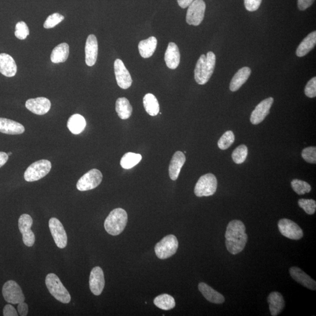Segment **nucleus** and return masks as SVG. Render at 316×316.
<instances>
[{
    "instance_id": "obj_1",
    "label": "nucleus",
    "mask_w": 316,
    "mask_h": 316,
    "mask_svg": "<svg viewBox=\"0 0 316 316\" xmlns=\"http://www.w3.org/2000/svg\"><path fill=\"white\" fill-rule=\"evenodd\" d=\"M246 228L243 222L234 220L228 223L225 232V245L231 254L236 255L243 251L248 241Z\"/></svg>"
},
{
    "instance_id": "obj_2",
    "label": "nucleus",
    "mask_w": 316,
    "mask_h": 316,
    "mask_svg": "<svg viewBox=\"0 0 316 316\" xmlns=\"http://www.w3.org/2000/svg\"><path fill=\"white\" fill-rule=\"evenodd\" d=\"M216 57L213 52L200 56L194 69V79L197 83L204 85L210 80L216 66Z\"/></svg>"
},
{
    "instance_id": "obj_3",
    "label": "nucleus",
    "mask_w": 316,
    "mask_h": 316,
    "mask_svg": "<svg viewBox=\"0 0 316 316\" xmlns=\"http://www.w3.org/2000/svg\"><path fill=\"white\" fill-rule=\"evenodd\" d=\"M128 221L126 210L117 208L110 212L104 221V228L110 235L115 236L123 232Z\"/></svg>"
},
{
    "instance_id": "obj_4",
    "label": "nucleus",
    "mask_w": 316,
    "mask_h": 316,
    "mask_svg": "<svg viewBox=\"0 0 316 316\" xmlns=\"http://www.w3.org/2000/svg\"><path fill=\"white\" fill-rule=\"evenodd\" d=\"M45 284L50 294L61 303L67 304L71 300V296L65 287L62 284L58 276L50 273L45 279Z\"/></svg>"
},
{
    "instance_id": "obj_5",
    "label": "nucleus",
    "mask_w": 316,
    "mask_h": 316,
    "mask_svg": "<svg viewBox=\"0 0 316 316\" xmlns=\"http://www.w3.org/2000/svg\"><path fill=\"white\" fill-rule=\"evenodd\" d=\"M52 168L48 160H39L31 164L24 173V179L28 182L37 181L49 173Z\"/></svg>"
},
{
    "instance_id": "obj_6",
    "label": "nucleus",
    "mask_w": 316,
    "mask_h": 316,
    "mask_svg": "<svg viewBox=\"0 0 316 316\" xmlns=\"http://www.w3.org/2000/svg\"><path fill=\"white\" fill-rule=\"evenodd\" d=\"M179 242L176 237L174 235L166 236L155 245V252L157 257L160 259L170 258L175 254Z\"/></svg>"
},
{
    "instance_id": "obj_7",
    "label": "nucleus",
    "mask_w": 316,
    "mask_h": 316,
    "mask_svg": "<svg viewBox=\"0 0 316 316\" xmlns=\"http://www.w3.org/2000/svg\"><path fill=\"white\" fill-rule=\"evenodd\" d=\"M217 180L213 174H205L200 177L194 188V194L197 197H208L216 193Z\"/></svg>"
},
{
    "instance_id": "obj_8",
    "label": "nucleus",
    "mask_w": 316,
    "mask_h": 316,
    "mask_svg": "<svg viewBox=\"0 0 316 316\" xmlns=\"http://www.w3.org/2000/svg\"><path fill=\"white\" fill-rule=\"evenodd\" d=\"M103 174L96 169H93L78 180L76 187L79 191H84L96 188L102 182Z\"/></svg>"
},
{
    "instance_id": "obj_9",
    "label": "nucleus",
    "mask_w": 316,
    "mask_h": 316,
    "mask_svg": "<svg viewBox=\"0 0 316 316\" xmlns=\"http://www.w3.org/2000/svg\"><path fill=\"white\" fill-rule=\"evenodd\" d=\"M2 293L5 300L11 304H19L24 302L25 300L21 287L14 281L5 282L2 287Z\"/></svg>"
},
{
    "instance_id": "obj_10",
    "label": "nucleus",
    "mask_w": 316,
    "mask_h": 316,
    "mask_svg": "<svg viewBox=\"0 0 316 316\" xmlns=\"http://www.w3.org/2000/svg\"><path fill=\"white\" fill-rule=\"evenodd\" d=\"M186 22L189 25L198 26L204 19L205 4L203 0H194L188 7Z\"/></svg>"
},
{
    "instance_id": "obj_11",
    "label": "nucleus",
    "mask_w": 316,
    "mask_h": 316,
    "mask_svg": "<svg viewBox=\"0 0 316 316\" xmlns=\"http://www.w3.org/2000/svg\"><path fill=\"white\" fill-rule=\"evenodd\" d=\"M32 224L33 220L29 214H22L19 217L18 227L22 234V241L26 246L29 247H32L35 241L34 233L31 230Z\"/></svg>"
},
{
    "instance_id": "obj_12",
    "label": "nucleus",
    "mask_w": 316,
    "mask_h": 316,
    "mask_svg": "<svg viewBox=\"0 0 316 316\" xmlns=\"http://www.w3.org/2000/svg\"><path fill=\"white\" fill-rule=\"evenodd\" d=\"M278 228L282 235L293 240H299L303 237V230L292 220L283 219L279 220Z\"/></svg>"
},
{
    "instance_id": "obj_13",
    "label": "nucleus",
    "mask_w": 316,
    "mask_h": 316,
    "mask_svg": "<svg viewBox=\"0 0 316 316\" xmlns=\"http://www.w3.org/2000/svg\"><path fill=\"white\" fill-rule=\"evenodd\" d=\"M49 227L57 247L61 249L66 247L67 237L63 225L58 219L52 217L49 221Z\"/></svg>"
},
{
    "instance_id": "obj_14",
    "label": "nucleus",
    "mask_w": 316,
    "mask_h": 316,
    "mask_svg": "<svg viewBox=\"0 0 316 316\" xmlns=\"http://www.w3.org/2000/svg\"><path fill=\"white\" fill-rule=\"evenodd\" d=\"M114 72L118 86L123 89H127L131 86L132 80L130 73L121 59L115 61Z\"/></svg>"
},
{
    "instance_id": "obj_15",
    "label": "nucleus",
    "mask_w": 316,
    "mask_h": 316,
    "mask_svg": "<svg viewBox=\"0 0 316 316\" xmlns=\"http://www.w3.org/2000/svg\"><path fill=\"white\" fill-rule=\"evenodd\" d=\"M105 286V279L102 269L99 267L93 268L90 272L89 286L91 292L95 296H99L103 292Z\"/></svg>"
},
{
    "instance_id": "obj_16",
    "label": "nucleus",
    "mask_w": 316,
    "mask_h": 316,
    "mask_svg": "<svg viewBox=\"0 0 316 316\" xmlns=\"http://www.w3.org/2000/svg\"><path fill=\"white\" fill-rule=\"evenodd\" d=\"M273 101L274 100L272 97H269L259 103L251 114L250 118L251 123L253 125H257L262 123L269 114Z\"/></svg>"
},
{
    "instance_id": "obj_17",
    "label": "nucleus",
    "mask_w": 316,
    "mask_h": 316,
    "mask_svg": "<svg viewBox=\"0 0 316 316\" xmlns=\"http://www.w3.org/2000/svg\"><path fill=\"white\" fill-rule=\"evenodd\" d=\"M25 107L30 111L37 115L47 114L51 107V103L45 97L30 98L25 103Z\"/></svg>"
},
{
    "instance_id": "obj_18",
    "label": "nucleus",
    "mask_w": 316,
    "mask_h": 316,
    "mask_svg": "<svg viewBox=\"0 0 316 316\" xmlns=\"http://www.w3.org/2000/svg\"><path fill=\"white\" fill-rule=\"evenodd\" d=\"M289 273L292 278L301 285L310 290H315L316 289V281L313 280L310 276L307 275L300 268L297 267L290 268Z\"/></svg>"
},
{
    "instance_id": "obj_19",
    "label": "nucleus",
    "mask_w": 316,
    "mask_h": 316,
    "mask_svg": "<svg viewBox=\"0 0 316 316\" xmlns=\"http://www.w3.org/2000/svg\"><path fill=\"white\" fill-rule=\"evenodd\" d=\"M85 61L87 66H94L98 56V42L94 35H90L86 40L85 46Z\"/></svg>"
},
{
    "instance_id": "obj_20",
    "label": "nucleus",
    "mask_w": 316,
    "mask_h": 316,
    "mask_svg": "<svg viewBox=\"0 0 316 316\" xmlns=\"http://www.w3.org/2000/svg\"><path fill=\"white\" fill-rule=\"evenodd\" d=\"M17 72L15 61L7 53H0V73L6 77H14Z\"/></svg>"
},
{
    "instance_id": "obj_21",
    "label": "nucleus",
    "mask_w": 316,
    "mask_h": 316,
    "mask_svg": "<svg viewBox=\"0 0 316 316\" xmlns=\"http://www.w3.org/2000/svg\"><path fill=\"white\" fill-rule=\"evenodd\" d=\"M186 157L183 152L177 151L172 157L169 168V174L172 180L178 178L180 171L186 162Z\"/></svg>"
},
{
    "instance_id": "obj_22",
    "label": "nucleus",
    "mask_w": 316,
    "mask_h": 316,
    "mask_svg": "<svg viewBox=\"0 0 316 316\" xmlns=\"http://www.w3.org/2000/svg\"><path fill=\"white\" fill-rule=\"evenodd\" d=\"M180 61V54L178 47L174 42L169 44L165 54L166 66L171 69H175L178 67Z\"/></svg>"
},
{
    "instance_id": "obj_23",
    "label": "nucleus",
    "mask_w": 316,
    "mask_h": 316,
    "mask_svg": "<svg viewBox=\"0 0 316 316\" xmlns=\"http://www.w3.org/2000/svg\"><path fill=\"white\" fill-rule=\"evenodd\" d=\"M25 128L20 123L15 121L0 118V132L5 134L19 135L23 134Z\"/></svg>"
},
{
    "instance_id": "obj_24",
    "label": "nucleus",
    "mask_w": 316,
    "mask_h": 316,
    "mask_svg": "<svg viewBox=\"0 0 316 316\" xmlns=\"http://www.w3.org/2000/svg\"><path fill=\"white\" fill-rule=\"evenodd\" d=\"M267 300L269 303L270 315L272 316H276L280 314L285 306L283 296L277 292L270 293L268 296Z\"/></svg>"
},
{
    "instance_id": "obj_25",
    "label": "nucleus",
    "mask_w": 316,
    "mask_h": 316,
    "mask_svg": "<svg viewBox=\"0 0 316 316\" xmlns=\"http://www.w3.org/2000/svg\"><path fill=\"white\" fill-rule=\"evenodd\" d=\"M198 287L200 292L210 302L215 304H222L224 302V296L208 286L207 284L202 282L199 284Z\"/></svg>"
},
{
    "instance_id": "obj_26",
    "label": "nucleus",
    "mask_w": 316,
    "mask_h": 316,
    "mask_svg": "<svg viewBox=\"0 0 316 316\" xmlns=\"http://www.w3.org/2000/svg\"><path fill=\"white\" fill-rule=\"evenodd\" d=\"M251 73L250 67H244L239 69L234 76L230 84V89L231 92H236L241 88V86L246 82Z\"/></svg>"
},
{
    "instance_id": "obj_27",
    "label": "nucleus",
    "mask_w": 316,
    "mask_h": 316,
    "mask_svg": "<svg viewBox=\"0 0 316 316\" xmlns=\"http://www.w3.org/2000/svg\"><path fill=\"white\" fill-rule=\"evenodd\" d=\"M316 44V32L313 31L309 33L299 45L297 50H296V55L298 57H303V56H306L314 48Z\"/></svg>"
},
{
    "instance_id": "obj_28",
    "label": "nucleus",
    "mask_w": 316,
    "mask_h": 316,
    "mask_svg": "<svg viewBox=\"0 0 316 316\" xmlns=\"http://www.w3.org/2000/svg\"><path fill=\"white\" fill-rule=\"evenodd\" d=\"M157 47V39L151 36L145 40L141 41L138 45L140 55L143 58H149L153 55Z\"/></svg>"
},
{
    "instance_id": "obj_29",
    "label": "nucleus",
    "mask_w": 316,
    "mask_h": 316,
    "mask_svg": "<svg viewBox=\"0 0 316 316\" xmlns=\"http://www.w3.org/2000/svg\"><path fill=\"white\" fill-rule=\"evenodd\" d=\"M86 126V121L82 115L73 114L67 121V128L72 134L78 135L84 131Z\"/></svg>"
},
{
    "instance_id": "obj_30",
    "label": "nucleus",
    "mask_w": 316,
    "mask_h": 316,
    "mask_svg": "<svg viewBox=\"0 0 316 316\" xmlns=\"http://www.w3.org/2000/svg\"><path fill=\"white\" fill-rule=\"evenodd\" d=\"M69 55V45L66 43H62L53 49L50 55V60L53 63H63L68 58Z\"/></svg>"
},
{
    "instance_id": "obj_31",
    "label": "nucleus",
    "mask_w": 316,
    "mask_h": 316,
    "mask_svg": "<svg viewBox=\"0 0 316 316\" xmlns=\"http://www.w3.org/2000/svg\"><path fill=\"white\" fill-rule=\"evenodd\" d=\"M115 110L121 119L126 120L131 117L132 107L127 98L121 97L116 101Z\"/></svg>"
},
{
    "instance_id": "obj_32",
    "label": "nucleus",
    "mask_w": 316,
    "mask_h": 316,
    "mask_svg": "<svg viewBox=\"0 0 316 316\" xmlns=\"http://www.w3.org/2000/svg\"><path fill=\"white\" fill-rule=\"evenodd\" d=\"M143 107L145 111L151 116H156L159 112V104L154 95L148 93L143 99Z\"/></svg>"
},
{
    "instance_id": "obj_33",
    "label": "nucleus",
    "mask_w": 316,
    "mask_h": 316,
    "mask_svg": "<svg viewBox=\"0 0 316 316\" xmlns=\"http://www.w3.org/2000/svg\"><path fill=\"white\" fill-rule=\"evenodd\" d=\"M154 303L158 308L164 310H171L176 306L174 298L168 294L158 296L155 298Z\"/></svg>"
},
{
    "instance_id": "obj_34",
    "label": "nucleus",
    "mask_w": 316,
    "mask_h": 316,
    "mask_svg": "<svg viewBox=\"0 0 316 316\" xmlns=\"http://www.w3.org/2000/svg\"><path fill=\"white\" fill-rule=\"evenodd\" d=\"M141 159L142 156L140 154L128 152L121 158L120 165L124 169H131L138 164Z\"/></svg>"
},
{
    "instance_id": "obj_35",
    "label": "nucleus",
    "mask_w": 316,
    "mask_h": 316,
    "mask_svg": "<svg viewBox=\"0 0 316 316\" xmlns=\"http://www.w3.org/2000/svg\"><path fill=\"white\" fill-rule=\"evenodd\" d=\"M248 156V148L244 145H239L232 154L233 161L237 164H241L246 160Z\"/></svg>"
},
{
    "instance_id": "obj_36",
    "label": "nucleus",
    "mask_w": 316,
    "mask_h": 316,
    "mask_svg": "<svg viewBox=\"0 0 316 316\" xmlns=\"http://www.w3.org/2000/svg\"><path fill=\"white\" fill-rule=\"evenodd\" d=\"M293 190L299 195H302L311 191V186L306 182L299 179L293 180L291 182Z\"/></svg>"
},
{
    "instance_id": "obj_37",
    "label": "nucleus",
    "mask_w": 316,
    "mask_h": 316,
    "mask_svg": "<svg viewBox=\"0 0 316 316\" xmlns=\"http://www.w3.org/2000/svg\"><path fill=\"white\" fill-rule=\"evenodd\" d=\"M234 141H235V136L233 132L231 131L225 132L219 141V148L222 150H225L232 145Z\"/></svg>"
},
{
    "instance_id": "obj_38",
    "label": "nucleus",
    "mask_w": 316,
    "mask_h": 316,
    "mask_svg": "<svg viewBox=\"0 0 316 316\" xmlns=\"http://www.w3.org/2000/svg\"><path fill=\"white\" fill-rule=\"evenodd\" d=\"M298 204L299 207L303 208L304 211L309 215L315 214L316 209V202L312 199H301L299 200Z\"/></svg>"
},
{
    "instance_id": "obj_39",
    "label": "nucleus",
    "mask_w": 316,
    "mask_h": 316,
    "mask_svg": "<svg viewBox=\"0 0 316 316\" xmlns=\"http://www.w3.org/2000/svg\"><path fill=\"white\" fill-rule=\"evenodd\" d=\"M30 34V30L24 21H19L16 24L15 35L20 40H24Z\"/></svg>"
},
{
    "instance_id": "obj_40",
    "label": "nucleus",
    "mask_w": 316,
    "mask_h": 316,
    "mask_svg": "<svg viewBox=\"0 0 316 316\" xmlns=\"http://www.w3.org/2000/svg\"><path fill=\"white\" fill-rule=\"evenodd\" d=\"M64 16L59 13H54L48 16L45 21L44 27L46 29L54 28L63 20Z\"/></svg>"
},
{
    "instance_id": "obj_41",
    "label": "nucleus",
    "mask_w": 316,
    "mask_h": 316,
    "mask_svg": "<svg viewBox=\"0 0 316 316\" xmlns=\"http://www.w3.org/2000/svg\"><path fill=\"white\" fill-rule=\"evenodd\" d=\"M301 157L307 162L316 163V148L315 146H310V147L304 148L301 152Z\"/></svg>"
},
{
    "instance_id": "obj_42",
    "label": "nucleus",
    "mask_w": 316,
    "mask_h": 316,
    "mask_svg": "<svg viewBox=\"0 0 316 316\" xmlns=\"http://www.w3.org/2000/svg\"><path fill=\"white\" fill-rule=\"evenodd\" d=\"M304 93L307 97L314 98L316 96V78H313L307 82L304 89Z\"/></svg>"
},
{
    "instance_id": "obj_43",
    "label": "nucleus",
    "mask_w": 316,
    "mask_h": 316,
    "mask_svg": "<svg viewBox=\"0 0 316 316\" xmlns=\"http://www.w3.org/2000/svg\"><path fill=\"white\" fill-rule=\"evenodd\" d=\"M262 0H244L245 8L250 12L258 9L261 4Z\"/></svg>"
},
{
    "instance_id": "obj_44",
    "label": "nucleus",
    "mask_w": 316,
    "mask_h": 316,
    "mask_svg": "<svg viewBox=\"0 0 316 316\" xmlns=\"http://www.w3.org/2000/svg\"><path fill=\"white\" fill-rule=\"evenodd\" d=\"M315 0H298V5L299 9L304 11L308 8L313 4Z\"/></svg>"
},
{
    "instance_id": "obj_45",
    "label": "nucleus",
    "mask_w": 316,
    "mask_h": 316,
    "mask_svg": "<svg viewBox=\"0 0 316 316\" xmlns=\"http://www.w3.org/2000/svg\"><path fill=\"white\" fill-rule=\"evenodd\" d=\"M3 316H18L17 312L14 307L11 304H7L3 309Z\"/></svg>"
},
{
    "instance_id": "obj_46",
    "label": "nucleus",
    "mask_w": 316,
    "mask_h": 316,
    "mask_svg": "<svg viewBox=\"0 0 316 316\" xmlns=\"http://www.w3.org/2000/svg\"><path fill=\"white\" fill-rule=\"evenodd\" d=\"M18 312L19 315L21 316H27L28 312V307L27 303L22 302L18 304Z\"/></svg>"
},
{
    "instance_id": "obj_47",
    "label": "nucleus",
    "mask_w": 316,
    "mask_h": 316,
    "mask_svg": "<svg viewBox=\"0 0 316 316\" xmlns=\"http://www.w3.org/2000/svg\"><path fill=\"white\" fill-rule=\"evenodd\" d=\"M8 154L3 152H0V168L5 164L8 160Z\"/></svg>"
},
{
    "instance_id": "obj_48",
    "label": "nucleus",
    "mask_w": 316,
    "mask_h": 316,
    "mask_svg": "<svg viewBox=\"0 0 316 316\" xmlns=\"http://www.w3.org/2000/svg\"><path fill=\"white\" fill-rule=\"evenodd\" d=\"M194 0H177L179 6L182 8H187L190 5Z\"/></svg>"
},
{
    "instance_id": "obj_49",
    "label": "nucleus",
    "mask_w": 316,
    "mask_h": 316,
    "mask_svg": "<svg viewBox=\"0 0 316 316\" xmlns=\"http://www.w3.org/2000/svg\"><path fill=\"white\" fill-rule=\"evenodd\" d=\"M7 154H8V156H10V155H11V154H12V153H11V152H9V153H8Z\"/></svg>"
}]
</instances>
